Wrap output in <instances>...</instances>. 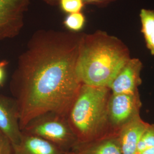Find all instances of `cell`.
Returning a JSON list of instances; mask_svg holds the SVG:
<instances>
[{
    "mask_svg": "<svg viewBox=\"0 0 154 154\" xmlns=\"http://www.w3.org/2000/svg\"><path fill=\"white\" fill-rule=\"evenodd\" d=\"M84 33L41 29L19 56L10 82L22 131L29 122L48 112L67 116L82 83L76 67Z\"/></svg>",
    "mask_w": 154,
    "mask_h": 154,
    "instance_id": "cell-1",
    "label": "cell"
},
{
    "mask_svg": "<svg viewBox=\"0 0 154 154\" xmlns=\"http://www.w3.org/2000/svg\"><path fill=\"white\" fill-rule=\"evenodd\" d=\"M130 58L128 47L116 36L100 30L84 33L77 60V77L82 84L108 88Z\"/></svg>",
    "mask_w": 154,
    "mask_h": 154,
    "instance_id": "cell-2",
    "label": "cell"
},
{
    "mask_svg": "<svg viewBox=\"0 0 154 154\" xmlns=\"http://www.w3.org/2000/svg\"><path fill=\"white\" fill-rule=\"evenodd\" d=\"M111 94L107 87L82 85L67 115L77 144L116 135L110 129L107 116Z\"/></svg>",
    "mask_w": 154,
    "mask_h": 154,
    "instance_id": "cell-3",
    "label": "cell"
},
{
    "mask_svg": "<svg viewBox=\"0 0 154 154\" xmlns=\"http://www.w3.org/2000/svg\"><path fill=\"white\" fill-rule=\"evenodd\" d=\"M21 131L44 139L66 152L71 151L77 144L67 116L55 112H48L36 116Z\"/></svg>",
    "mask_w": 154,
    "mask_h": 154,
    "instance_id": "cell-4",
    "label": "cell"
},
{
    "mask_svg": "<svg viewBox=\"0 0 154 154\" xmlns=\"http://www.w3.org/2000/svg\"><path fill=\"white\" fill-rule=\"evenodd\" d=\"M142 105L139 92L111 93L108 103L107 116L112 132L117 135L123 127L140 116Z\"/></svg>",
    "mask_w": 154,
    "mask_h": 154,
    "instance_id": "cell-5",
    "label": "cell"
},
{
    "mask_svg": "<svg viewBox=\"0 0 154 154\" xmlns=\"http://www.w3.org/2000/svg\"><path fill=\"white\" fill-rule=\"evenodd\" d=\"M32 0H0V41L21 32Z\"/></svg>",
    "mask_w": 154,
    "mask_h": 154,
    "instance_id": "cell-6",
    "label": "cell"
},
{
    "mask_svg": "<svg viewBox=\"0 0 154 154\" xmlns=\"http://www.w3.org/2000/svg\"><path fill=\"white\" fill-rule=\"evenodd\" d=\"M143 63L139 58H131L123 66L110 83L112 94H135L139 92L142 84L141 72Z\"/></svg>",
    "mask_w": 154,
    "mask_h": 154,
    "instance_id": "cell-7",
    "label": "cell"
},
{
    "mask_svg": "<svg viewBox=\"0 0 154 154\" xmlns=\"http://www.w3.org/2000/svg\"><path fill=\"white\" fill-rule=\"evenodd\" d=\"M0 130L9 138L13 145L20 143L22 131L17 103L13 97L2 94H0Z\"/></svg>",
    "mask_w": 154,
    "mask_h": 154,
    "instance_id": "cell-8",
    "label": "cell"
},
{
    "mask_svg": "<svg viewBox=\"0 0 154 154\" xmlns=\"http://www.w3.org/2000/svg\"><path fill=\"white\" fill-rule=\"evenodd\" d=\"M149 124L139 116L119 131L117 137L122 154H137L138 143Z\"/></svg>",
    "mask_w": 154,
    "mask_h": 154,
    "instance_id": "cell-9",
    "label": "cell"
},
{
    "mask_svg": "<svg viewBox=\"0 0 154 154\" xmlns=\"http://www.w3.org/2000/svg\"><path fill=\"white\" fill-rule=\"evenodd\" d=\"M14 154H66V152L44 139L22 132L20 143L13 145Z\"/></svg>",
    "mask_w": 154,
    "mask_h": 154,
    "instance_id": "cell-10",
    "label": "cell"
},
{
    "mask_svg": "<svg viewBox=\"0 0 154 154\" xmlns=\"http://www.w3.org/2000/svg\"><path fill=\"white\" fill-rule=\"evenodd\" d=\"M71 152L75 154H122L117 135L89 143L77 144Z\"/></svg>",
    "mask_w": 154,
    "mask_h": 154,
    "instance_id": "cell-11",
    "label": "cell"
},
{
    "mask_svg": "<svg viewBox=\"0 0 154 154\" xmlns=\"http://www.w3.org/2000/svg\"><path fill=\"white\" fill-rule=\"evenodd\" d=\"M141 22V32L146 46L154 56V11L142 9L139 14Z\"/></svg>",
    "mask_w": 154,
    "mask_h": 154,
    "instance_id": "cell-12",
    "label": "cell"
},
{
    "mask_svg": "<svg viewBox=\"0 0 154 154\" xmlns=\"http://www.w3.org/2000/svg\"><path fill=\"white\" fill-rule=\"evenodd\" d=\"M63 23L70 32H81L86 23V17L82 12L69 14L64 19Z\"/></svg>",
    "mask_w": 154,
    "mask_h": 154,
    "instance_id": "cell-13",
    "label": "cell"
},
{
    "mask_svg": "<svg viewBox=\"0 0 154 154\" xmlns=\"http://www.w3.org/2000/svg\"><path fill=\"white\" fill-rule=\"evenodd\" d=\"M154 147V123L149 124L143 132L138 143L137 154Z\"/></svg>",
    "mask_w": 154,
    "mask_h": 154,
    "instance_id": "cell-14",
    "label": "cell"
},
{
    "mask_svg": "<svg viewBox=\"0 0 154 154\" xmlns=\"http://www.w3.org/2000/svg\"><path fill=\"white\" fill-rule=\"evenodd\" d=\"M58 5L67 14L81 12L85 5L82 0H58Z\"/></svg>",
    "mask_w": 154,
    "mask_h": 154,
    "instance_id": "cell-15",
    "label": "cell"
},
{
    "mask_svg": "<svg viewBox=\"0 0 154 154\" xmlns=\"http://www.w3.org/2000/svg\"><path fill=\"white\" fill-rule=\"evenodd\" d=\"M0 154H14V148L11 140L1 130Z\"/></svg>",
    "mask_w": 154,
    "mask_h": 154,
    "instance_id": "cell-16",
    "label": "cell"
},
{
    "mask_svg": "<svg viewBox=\"0 0 154 154\" xmlns=\"http://www.w3.org/2000/svg\"><path fill=\"white\" fill-rule=\"evenodd\" d=\"M47 4L50 5H58V0H42ZM85 5H93L104 6L107 5L110 3L114 2L116 0H82Z\"/></svg>",
    "mask_w": 154,
    "mask_h": 154,
    "instance_id": "cell-17",
    "label": "cell"
},
{
    "mask_svg": "<svg viewBox=\"0 0 154 154\" xmlns=\"http://www.w3.org/2000/svg\"><path fill=\"white\" fill-rule=\"evenodd\" d=\"M9 64L8 61H0V87H2L5 82L6 77V68Z\"/></svg>",
    "mask_w": 154,
    "mask_h": 154,
    "instance_id": "cell-18",
    "label": "cell"
},
{
    "mask_svg": "<svg viewBox=\"0 0 154 154\" xmlns=\"http://www.w3.org/2000/svg\"><path fill=\"white\" fill-rule=\"evenodd\" d=\"M138 154H154V147L146 149Z\"/></svg>",
    "mask_w": 154,
    "mask_h": 154,
    "instance_id": "cell-19",
    "label": "cell"
},
{
    "mask_svg": "<svg viewBox=\"0 0 154 154\" xmlns=\"http://www.w3.org/2000/svg\"><path fill=\"white\" fill-rule=\"evenodd\" d=\"M66 154H74V153H73L72 152H71V151H70V152H66Z\"/></svg>",
    "mask_w": 154,
    "mask_h": 154,
    "instance_id": "cell-20",
    "label": "cell"
}]
</instances>
